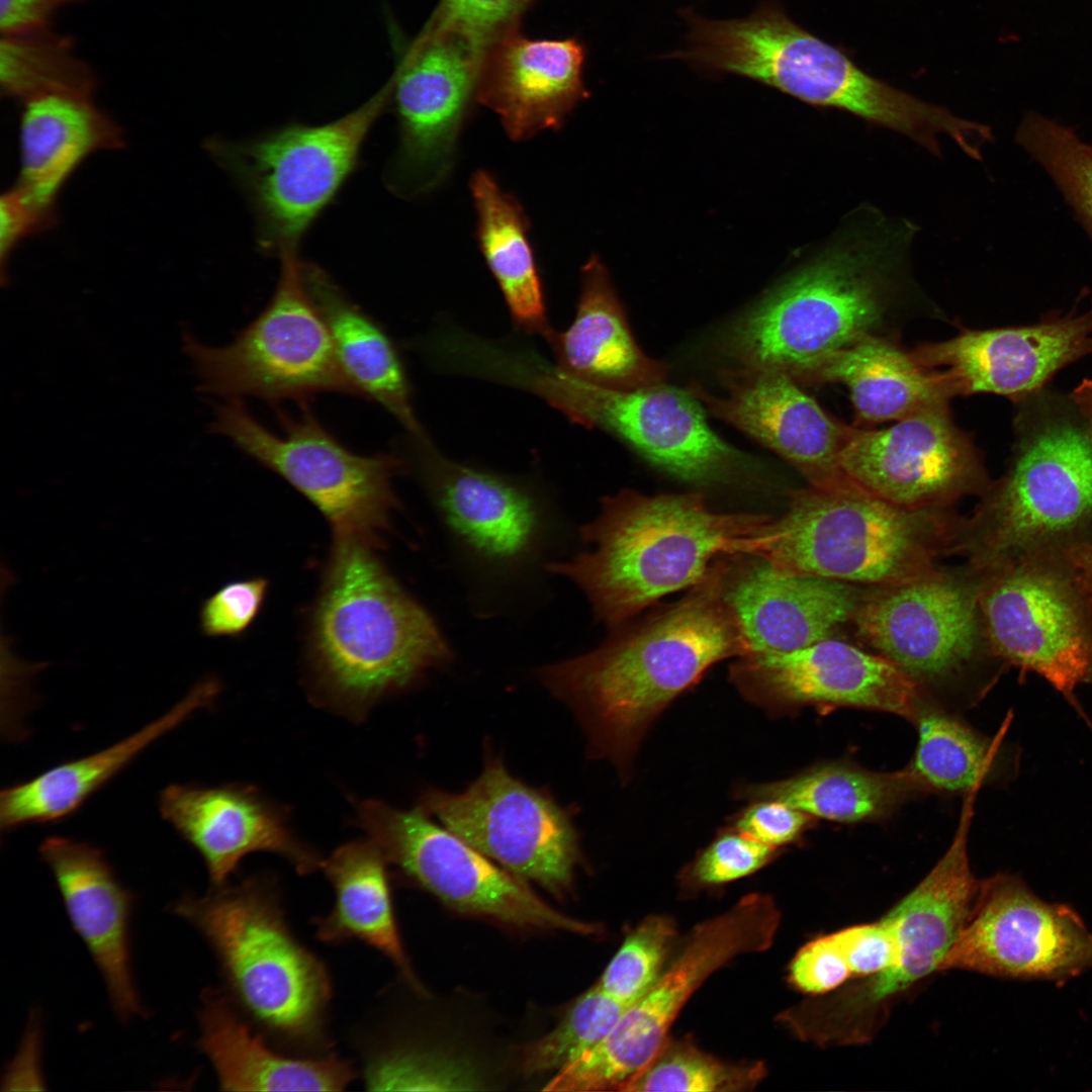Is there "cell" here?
<instances>
[{
	"instance_id": "obj_1",
	"label": "cell",
	"mask_w": 1092,
	"mask_h": 1092,
	"mask_svg": "<svg viewBox=\"0 0 1092 1092\" xmlns=\"http://www.w3.org/2000/svg\"><path fill=\"white\" fill-rule=\"evenodd\" d=\"M614 630L596 649L544 666L539 676L576 711L594 749L620 764L710 667L749 654L723 594L719 558L681 599Z\"/></svg>"
},
{
	"instance_id": "obj_2",
	"label": "cell",
	"mask_w": 1092,
	"mask_h": 1092,
	"mask_svg": "<svg viewBox=\"0 0 1092 1092\" xmlns=\"http://www.w3.org/2000/svg\"><path fill=\"white\" fill-rule=\"evenodd\" d=\"M334 541L308 618L306 661L316 694L357 716L446 663L451 651L373 546Z\"/></svg>"
},
{
	"instance_id": "obj_3",
	"label": "cell",
	"mask_w": 1092,
	"mask_h": 1092,
	"mask_svg": "<svg viewBox=\"0 0 1092 1092\" xmlns=\"http://www.w3.org/2000/svg\"><path fill=\"white\" fill-rule=\"evenodd\" d=\"M768 519L715 512L701 492L624 489L605 497L599 516L581 528L590 549L547 566L574 582L596 616L615 629L667 595L694 586Z\"/></svg>"
},
{
	"instance_id": "obj_4",
	"label": "cell",
	"mask_w": 1092,
	"mask_h": 1092,
	"mask_svg": "<svg viewBox=\"0 0 1092 1092\" xmlns=\"http://www.w3.org/2000/svg\"><path fill=\"white\" fill-rule=\"evenodd\" d=\"M907 225L847 228L736 321L727 349L744 367L801 383L872 333L909 245Z\"/></svg>"
},
{
	"instance_id": "obj_5",
	"label": "cell",
	"mask_w": 1092,
	"mask_h": 1092,
	"mask_svg": "<svg viewBox=\"0 0 1092 1092\" xmlns=\"http://www.w3.org/2000/svg\"><path fill=\"white\" fill-rule=\"evenodd\" d=\"M688 46L673 53L705 71L770 86L807 104L835 108L939 152L938 136L962 141L968 121L877 79L846 54L793 21L776 0L741 19L687 13Z\"/></svg>"
},
{
	"instance_id": "obj_6",
	"label": "cell",
	"mask_w": 1092,
	"mask_h": 1092,
	"mask_svg": "<svg viewBox=\"0 0 1092 1092\" xmlns=\"http://www.w3.org/2000/svg\"><path fill=\"white\" fill-rule=\"evenodd\" d=\"M1006 473L984 491L964 541L977 566L1092 536V438L1070 396L1017 401Z\"/></svg>"
},
{
	"instance_id": "obj_7",
	"label": "cell",
	"mask_w": 1092,
	"mask_h": 1092,
	"mask_svg": "<svg viewBox=\"0 0 1092 1092\" xmlns=\"http://www.w3.org/2000/svg\"><path fill=\"white\" fill-rule=\"evenodd\" d=\"M172 911L214 951L229 991L251 1018L302 1046L325 1042L332 983L326 966L290 930L274 884L252 877L184 896Z\"/></svg>"
},
{
	"instance_id": "obj_8",
	"label": "cell",
	"mask_w": 1092,
	"mask_h": 1092,
	"mask_svg": "<svg viewBox=\"0 0 1092 1092\" xmlns=\"http://www.w3.org/2000/svg\"><path fill=\"white\" fill-rule=\"evenodd\" d=\"M938 509L900 507L857 486L793 492L785 514L741 539L736 554L798 574L878 585L932 569L948 540Z\"/></svg>"
},
{
	"instance_id": "obj_9",
	"label": "cell",
	"mask_w": 1092,
	"mask_h": 1092,
	"mask_svg": "<svg viewBox=\"0 0 1092 1092\" xmlns=\"http://www.w3.org/2000/svg\"><path fill=\"white\" fill-rule=\"evenodd\" d=\"M391 83L344 116L317 125L288 123L204 147L249 204L260 251L296 254L314 220L355 170L361 148L386 106Z\"/></svg>"
},
{
	"instance_id": "obj_10",
	"label": "cell",
	"mask_w": 1092,
	"mask_h": 1092,
	"mask_svg": "<svg viewBox=\"0 0 1092 1092\" xmlns=\"http://www.w3.org/2000/svg\"><path fill=\"white\" fill-rule=\"evenodd\" d=\"M504 380L542 397L574 423L616 435L679 479L729 481L753 469L747 455L710 428L702 403L688 389L663 382L607 388L575 379L526 350L507 361Z\"/></svg>"
},
{
	"instance_id": "obj_11",
	"label": "cell",
	"mask_w": 1092,
	"mask_h": 1092,
	"mask_svg": "<svg viewBox=\"0 0 1092 1092\" xmlns=\"http://www.w3.org/2000/svg\"><path fill=\"white\" fill-rule=\"evenodd\" d=\"M277 411L282 435L258 422L240 398L215 407L209 431L273 471L306 497L329 522L335 539L379 546L399 500L393 478L403 462L395 454H358L326 428L307 405Z\"/></svg>"
},
{
	"instance_id": "obj_12",
	"label": "cell",
	"mask_w": 1092,
	"mask_h": 1092,
	"mask_svg": "<svg viewBox=\"0 0 1092 1092\" xmlns=\"http://www.w3.org/2000/svg\"><path fill=\"white\" fill-rule=\"evenodd\" d=\"M280 276L266 307L225 346L182 332L202 393L269 402L335 392L361 397L338 360L329 331L300 277L297 254L280 257Z\"/></svg>"
},
{
	"instance_id": "obj_13",
	"label": "cell",
	"mask_w": 1092,
	"mask_h": 1092,
	"mask_svg": "<svg viewBox=\"0 0 1092 1092\" xmlns=\"http://www.w3.org/2000/svg\"><path fill=\"white\" fill-rule=\"evenodd\" d=\"M780 920L774 899L752 893L699 923L672 964L626 1009L608 1036L557 1071L543 1090L620 1091L663 1044L698 988L736 957L766 950Z\"/></svg>"
},
{
	"instance_id": "obj_14",
	"label": "cell",
	"mask_w": 1092,
	"mask_h": 1092,
	"mask_svg": "<svg viewBox=\"0 0 1092 1092\" xmlns=\"http://www.w3.org/2000/svg\"><path fill=\"white\" fill-rule=\"evenodd\" d=\"M979 604L993 654L1045 679L1079 709L1092 686V609L1068 572L1040 551L982 568Z\"/></svg>"
},
{
	"instance_id": "obj_15",
	"label": "cell",
	"mask_w": 1092,
	"mask_h": 1092,
	"mask_svg": "<svg viewBox=\"0 0 1092 1092\" xmlns=\"http://www.w3.org/2000/svg\"><path fill=\"white\" fill-rule=\"evenodd\" d=\"M356 809L359 825L387 863L452 909L517 928L582 935L600 931L598 924L549 906L523 879L434 824L420 807L399 810L365 800Z\"/></svg>"
},
{
	"instance_id": "obj_16",
	"label": "cell",
	"mask_w": 1092,
	"mask_h": 1092,
	"mask_svg": "<svg viewBox=\"0 0 1092 1092\" xmlns=\"http://www.w3.org/2000/svg\"><path fill=\"white\" fill-rule=\"evenodd\" d=\"M485 51L456 27L427 23L403 56L389 79L399 144L384 181L395 195L425 194L447 176Z\"/></svg>"
},
{
	"instance_id": "obj_17",
	"label": "cell",
	"mask_w": 1092,
	"mask_h": 1092,
	"mask_svg": "<svg viewBox=\"0 0 1092 1092\" xmlns=\"http://www.w3.org/2000/svg\"><path fill=\"white\" fill-rule=\"evenodd\" d=\"M452 833L521 879L556 896L572 889L576 831L549 796L514 778L497 759L462 793H425L419 806Z\"/></svg>"
},
{
	"instance_id": "obj_18",
	"label": "cell",
	"mask_w": 1092,
	"mask_h": 1092,
	"mask_svg": "<svg viewBox=\"0 0 1092 1092\" xmlns=\"http://www.w3.org/2000/svg\"><path fill=\"white\" fill-rule=\"evenodd\" d=\"M1092 967V934L1063 905L1035 897L1018 878L979 882L963 929L940 971L1059 979Z\"/></svg>"
},
{
	"instance_id": "obj_19",
	"label": "cell",
	"mask_w": 1092,
	"mask_h": 1092,
	"mask_svg": "<svg viewBox=\"0 0 1092 1092\" xmlns=\"http://www.w3.org/2000/svg\"><path fill=\"white\" fill-rule=\"evenodd\" d=\"M841 466L857 487L910 509H938L989 486L978 450L953 423L947 404L882 430L854 429Z\"/></svg>"
},
{
	"instance_id": "obj_20",
	"label": "cell",
	"mask_w": 1092,
	"mask_h": 1092,
	"mask_svg": "<svg viewBox=\"0 0 1092 1092\" xmlns=\"http://www.w3.org/2000/svg\"><path fill=\"white\" fill-rule=\"evenodd\" d=\"M979 589L980 579L931 570L880 585L859 599L851 620L861 640L914 681L938 680L969 663L986 636Z\"/></svg>"
},
{
	"instance_id": "obj_21",
	"label": "cell",
	"mask_w": 1092,
	"mask_h": 1092,
	"mask_svg": "<svg viewBox=\"0 0 1092 1092\" xmlns=\"http://www.w3.org/2000/svg\"><path fill=\"white\" fill-rule=\"evenodd\" d=\"M730 678L744 696L770 707H850L914 719L921 705L916 682L893 662L830 637L738 657Z\"/></svg>"
},
{
	"instance_id": "obj_22",
	"label": "cell",
	"mask_w": 1092,
	"mask_h": 1092,
	"mask_svg": "<svg viewBox=\"0 0 1092 1092\" xmlns=\"http://www.w3.org/2000/svg\"><path fill=\"white\" fill-rule=\"evenodd\" d=\"M410 437L416 474L462 548L496 570L516 569L538 554L547 520L530 488L453 461L438 452L427 437Z\"/></svg>"
},
{
	"instance_id": "obj_23",
	"label": "cell",
	"mask_w": 1092,
	"mask_h": 1092,
	"mask_svg": "<svg viewBox=\"0 0 1092 1092\" xmlns=\"http://www.w3.org/2000/svg\"><path fill=\"white\" fill-rule=\"evenodd\" d=\"M911 354L943 376L952 396L992 393L1017 402L1092 354V305L1026 326L963 331Z\"/></svg>"
},
{
	"instance_id": "obj_24",
	"label": "cell",
	"mask_w": 1092,
	"mask_h": 1092,
	"mask_svg": "<svg viewBox=\"0 0 1092 1092\" xmlns=\"http://www.w3.org/2000/svg\"><path fill=\"white\" fill-rule=\"evenodd\" d=\"M721 383L722 396L696 384L688 390L715 417L788 461L811 487L856 486L841 466L854 428L826 414L798 381L778 371L743 367L723 372Z\"/></svg>"
},
{
	"instance_id": "obj_25",
	"label": "cell",
	"mask_w": 1092,
	"mask_h": 1092,
	"mask_svg": "<svg viewBox=\"0 0 1092 1092\" xmlns=\"http://www.w3.org/2000/svg\"><path fill=\"white\" fill-rule=\"evenodd\" d=\"M719 564L724 597L749 654L791 651L829 638L852 618L860 599L850 583L790 572L756 555H723Z\"/></svg>"
},
{
	"instance_id": "obj_26",
	"label": "cell",
	"mask_w": 1092,
	"mask_h": 1092,
	"mask_svg": "<svg viewBox=\"0 0 1092 1092\" xmlns=\"http://www.w3.org/2000/svg\"><path fill=\"white\" fill-rule=\"evenodd\" d=\"M159 809L199 852L213 886L224 884L254 851L276 853L301 875L322 867L318 854L291 831L283 810L250 787L170 785Z\"/></svg>"
},
{
	"instance_id": "obj_27",
	"label": "cell",
	"mask_w": 1092,
	"mask_h": 1092,
	"mask_svg": "<svg viewBox=\"0 0 1092 1092\" xmlns=\"http://www.w3.org/2000/svg\"><path fill=\"white\" fill-rule=\"evenodd\" d=\"M584 58V47L574 37L531 39L512 28L484 53L476 100L499 116L512 140L556 129L588 96Z\"/></svg>"
},
{
	"instance_id": "obj_28",
	"label": "cell",
	"mask_w": 1092,
	"mask_h": 1092,
	"mask_svg": "<svg viewBox=\"0 0 1092 1092\" xmlns=\"http://www.w3.org/2000/svg\"><path fill=\"white\" fill-rule=\"evenodd\" d=\"M39 853L104 979L114 1012L122 1021L143 1015L130 967L131 893L115 878L103 851L89 843L51 836Z\"/></svg>"
},
{
	"instance_id": "obj_29",
	"label": "cell",
	"mask_w": 1092,
	"mask_h": 1092,
	"mask_svg": "<svg viewBox=\"0 0 1092 1092\" xmlns=\"http://www.w3.org/2000/svg\"><path fill=\"white\" fill-rule=\"evenodd\" d=\"M555 366L580 381L613 389L663 382L666 366L637 345L623 305L602 261L593 256L581 270L575 317L563 332L544 338Z\"/></svg>"
},
{
	"instance_id": "obj_30",
	"label": "cell",
	"mask_w": 1092,
	"mask_h": 1092,
	"mask_svg": "<svg viewBox=\"0 0 1092 1092\" xmlns=\"http://www.w3.org/2000/svg\"><path fill=\"white\" fill-rule=\"evenodd\" d=\"M202 1001L197 1045L222 1090L339 1091L356 1076L352 1064L336 1054L299 1059L275 1052L219 992L209 990Z\"/></svg>"
},
{
	"instance_id": "obj_31",
	"label": "cell",
	"mask_w": 1092,
	"mask_h": 1092,
	"mask_svg": "<svg viewBox=\"0 0 1092 1092\" xmlns=\"http://www.w3.org/2000/svg\"><path fill=\"white\" fill-rule=\"evenodd\" d=\"M218 692L216 679L201 680L171 710L123 740L2 791L1 830L10 831L22 825L56 821L71 815L153 742L179 726L196 710L209 705Z\"/></svg>"
},
{
	"instance_id": "obj_32",
	"label": "cell",
	"mask_w": 1092,
	"mask_h": 1092,
	"mask_svg": "<svg viewBox=\"0 0 1092 1092\" xmlns=\"http://www.w3.org/2000/svg\"><path fill=\"white\" fill-rule=\"evenodd\" d=\"M299 273L329 331L341 367L361 397L384 407L411 436L426 437L413 406L404 364L389 334L322 267L299 260Z\"/></svg>"
},
{
	"instance_id": "obj_33",
	"label": "cell",
	"mask_w": 1092,
	"mask_h": 1092,
	"mask_svg": "<svg viewBox=\"0 0 1092 1092\" xmlns=\"http://www.w3.org/2000/svg\"><path fill=\"white\" fill-rule=\"evenodd\" d=\"M124 145L118 124L91 97L53 95L23 103L16 185L55 207L69 177L90 155Z\"/></svg>"
},
{
	"instance_id": "obj_34",
	"label": "cell",
	"mask_w": 1092,
	"mask_h": 1092,
	"mask_svg": "<svg viewBox=\"0 0 1092 1092\" xmlns=\"http://www.w3.org/2000/svg\"><path fill=\"white\" fill-rule=\"evenodd\" d=\"M824 382L844 384L857 417L872 423L899 421L952 397L937 370L872 333L834 353L809 380Z\"/></svg>"
},
{
	"instance_id": "obj_35",
	"label": "cell",
	"mask_w": 1092,
	"mask_h": 1092,
	"mask_svg": "<svg viewBox=\"0 0 1092 1092\" xmlns=\"http://www.w3.org/2000/svg\"><path fill=\"white\" fill-rule=\"evenodd\" d=\"M387 861L371 841H352L323 861L335 890L334 905L315 918L316 937L329 943L357 939L384 954L417 990V978L401 943L389 882Z\"/></svg>"
},
{
	"instance_id": "obj_36",
	"label": "cell",
	"mask_w": 1092,
	"mask_h": 1092,
	"mask_svg": "<svg viewBox=\"0 0 1092 1092\" xmlns=\"http://www.w3.org/2000/svg\"><path fill=\"white\" fill-rule=\"evenodd\" d=\"M470 189L478 244L515 324L545 338L552 329L523 208L486 171L473 174Z\"/></svg>"
},
{
	"instance_id": "obj_37",
	"label": "cell",
	"mask_w": 1092,
	"mask_h": 1092,
	"mask_svg": "<svg viewBox=\"0 0 1092 1092\" xmlns=\"http://www.w3.org/2000/svg\"><path fill=\"white\" fill-rule=\"evenodd\" d=\"M918 790L907 768L878 772L847 762H828L748 788L745 795L786 803L813 818L852 823L887 816Z\"/></svg>"
},
{
	"instance_id": "obj_38",
	"label": "cell",
	"mask_w": 1092,
	"mask_h": 1092,
	"mask_svg": "<svg viewBox=\"0 0 1092 1092\" xmlns=\"http://www.w3.org/2000/svg\"><path fill=\"white\" fill-rule=\"evenodd\" d=\"M97 77L73 40L51 27L1 35L0 89L22 103L53 95L92 97Z\"/></svg>"
},
{
	"instance_id": "obj_39",
	"label": "cell",
	"mask_w": 1092,
	"mask_h": 1092,
	"mask_svg": "<svg viewBox=\"0 0 1092 1092\" xmlns=\"http://www.w3.org/2000/svg\"><path fill=\"white\" fill-rule=\"evenodd\" d=\"M913 720L918 741L907 769L919 788L948 793L979 790L995 769L997 743L929 706L920 705Z\"/></svg>"
},
{
	"instance_id": "obj_40",
	"label": "cell",
	"mask_w": 1092,
	"mask_h": 1092,
	"mask_svg": "<svg viewBox=\"0 0 1092 1092\" xmlns=\"http://www.w3.org/2000/svg\"><path fill=\"white\" fill-rule=\"evenodd\" d=\"M765 1075L762 1062H725L703 1052L688 1038L668 1036L620 1091H747Z\"/></svg>"
},
{
	"instance_id": "obj_41",
	"label": "cell",
	"mask_w": 1092,
	"mask_h": 1092,
	"mask_svg": "<svg viewBox=\"0 0 1092 1092\" xmlns=\"http://www.w3.org/2000/svg\"><path fill=\"white\" fill-rule=\"evenodd\" d=\"M1021 149L1046 173L1092 240V143L1075 129L1036 112L1016 130Z\"/></svg>"
},
{
	"instance_id": "obj_42",
	"label": "cell",
	"mask_w": 1092,
	"mask_h": 1092,
	"mask_svg": "<svg viewBox=\"0 0 1092 1092\" xmlns=\"http://www.w3.org/2000/svg\"><path fill=\"white\" fill-rule=\"evenodd\" d=\"M628 1007L594 985L550 1032L524 1048L522 1070L527 1074L557 1072L608 1036Z\"/></svg>"
},
{
	"instance_id": "obj_43",
	"label": "cell",
	"mask_w": 1092,
	"mask_h": 1092,
	"mask_svg": "<svg viewBox=\"0 0 1092 1092\" xmlns=\"http://www.w3.org/2000/svg\"><path fill=\"white\" fill-rule=\"evenodd\" d=\"M676 927L671 918L650 915L625 937L597 983L607 994L631 1005L664 971Z\"/></svg>"
},
{
	"instance_id": "obj_44",
	"label": "cell",
	"mask_w": 1092,
	"mask_h": 1092,
	"mask_svg": "<svg viewBox=\"0 0 1092 1092\" xmlns=\"http://www.w3.org/2000/svg\"><path fill=\"white\" fill-rule=\"evenodd\" d=\"M365 1082L371 1090H476L474 1069L459 1060L417 1051L378 1054L370 1060Z\"/></svg>"
},
{
	"instance_id": "obj_45",
	"label": "cell",
	"mask_w": 1092,
	"mask_h": 1092,
	"mask_svg": "<svg viewBox=\"0 0 1092 1092\" xmlns=\"http://www.w3.org/2000/svg\"><path fill=\"white\" fill-rule=\"evenodd\" d=\"M777 850L736 829L726 832L689 866L684 874L685 883L692 887H710L739 880L767 864Z\"/></svg>"
},
{
	"instance_id": "obj_46",
	"label": "cell",
	"mask_w": 1092,
	"mask_h": 1092,
	"mask_svg": "<svg viewBox=\"0 0 1092 1092\" xmlns=\"http://www.w3.org/2000/svg\"><path fill=\"white\" fill-rule=\"evenodd\" d=\"M264 577L234 580L206 598L199 610V626L207 637H237L259 615L268 593Z\"/></svg>"
},
{
	"instance_id": "obj_47",
	"label": "cell",
	"mask_w": 1092,
	"mask_h": 1092,
	"mask_svg": "<svg viewBox=\"0 0 1092 1092\" xmlns=\"http://www.w3.org/2000/svg\"><path fill=\"white\" fill-rule=\"evenodd\" d=\"M533 0H441L429 22L456 27L488 48L517 27Z\"/></svg>"
},
{
	"instance_id": "obj_48",
	"label": "cell",
	"mask_w": 1092,
	"mask_h": 1092,
	"mask_svg": "<svg viewBox=\"0 0 1092 1092\" xmlns=\"http://www.w3.org/2000/svg\"><path fill=\"white\" fill-rule=\"evenodd\" d=\"M850 976L848 963L832 933L803 945L789 967L791 985L813 996L837 989Z\"/></svg>"
},
{
	"instance_id": "obj_49",
	"label": "cell",
	"mask_w": 1092,
	"mask_h": 1092,
	"mask_svg": "<svg viewBox=\"0 0 1092 1092\" xmlns=\"http://www.w3.org/2000/svg\"><path fill=\"white\" fill-rule=\"evenodd\" d=\"M844 954L851 974L871 977L898 964V941L891 924L882 917L832 933Z\"/></svg>"
},
{
	"instance_id": "obj_50",
	"label": "cell",
	"mask_w": 1092,
	"mask_h": 1092,
	"mask_svg": "<svg viewBox=\"0 0 1092 1092\" xmlns=\"http://www.w3.org/2000/svg\"><path fill=\"white\" fill-rule=\"evenodd\" d=\"M55 207L44 206L16 184L0 200V259L2 282L5 269L16 246L26 237L56 223Z\"/></svg>"
},
{
	"instance_id": "obj_51",
	"label": "cell",
	"mask_w": 1092,
	"mask_h": 1092,
	"mask_svg": "<svg viewBox=\"0 0 1092 1092\" xmlns=\"http://www.w3.org/2000/svg\"><path fill=\"white\" fill-rule=\"evenodd\" d=\"M757 801L738 816L735 829L766 845L790 844L813 824L812 816L786 803Z\"/></svg>"
},
{
	"instance_id": "obj_52",
	"label": "cell",
	"mask_w": 1092,
	"mask_h": 1092,
	"mask_svg": "<svg viewBox=\"0 0 1092 1092\" xmlns=\"http://www.w3.org/2000/svg\"><path fill=\"white\" fill-rule=\"evenodd\" d=\"M89 0H0L1 35L51 27L54 15L64 7Z\"/></svg>"
},
{
	"instance_id": "obj_53",
	"label": "cell",
	"mask_w": 1092,
	"mask_h": 1092,
	"mask_svg": "<svg viewBox=\"0 0 1092 1092\" xmlns=\"http://www.w3.org/2000/svg\"><path fill=\"white\" fill-rule=\"evenodd\" d=\"M1068 572L1092 609V536L1039 550Z\"/></svg>"
},
{
	"instance_id": "obj_54",
	"label": "cell",
	"mask_w": 1092,
	"mask_h": 1092,
	"mask_svg": "<svg viewBox=\"0 0 1092 1092\" xmlns=\"http://www.w3.org/2000/svg\"><path fill=\"white\" fill-rule=\"evenodd\" d=\"M1069 396L1087 423L1092 438V379H1083Z\"/></svg>"
}]
</instances>
